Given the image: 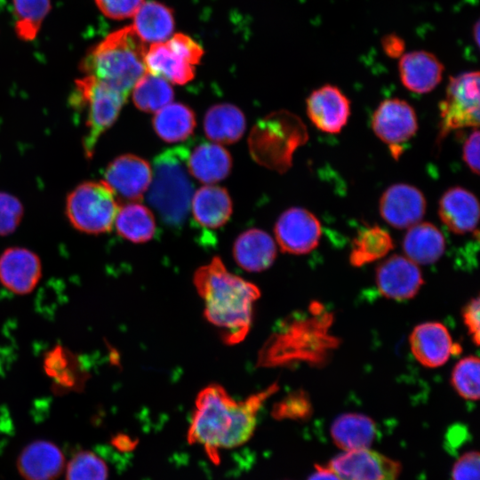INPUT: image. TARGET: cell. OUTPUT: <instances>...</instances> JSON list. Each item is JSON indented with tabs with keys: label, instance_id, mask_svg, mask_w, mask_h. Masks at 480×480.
Listing matches in <instances>:
<instances>
[{
	"label": "cell",
	"instance_id": "1",
	"mask_svg": "<svg viewBox=\"0 0 480 480\" xmlns=\"http://www.w3.org/2000/svg\"><path fill=\"white\" fill-rule=\"evenodd\" d=\"M277 389L274 384L237 401L219 384L206 386L196 398L188 443L203 445L209 457L218 461L220 449L239 446L251 438L260 409Z\"/></svg>",
	"mask_w": 480,
	"mask_h": 480
},
{
	"label": "cell",
	"instance_id": "2",
	"mask_svg": "<svg viewBox=\"0 0 480 480\" xmlns=\"http://www.w3.org/2000/svg\"><path fill=\"white\" fill-rule=\"evenodd\" d=\"M193 279L204 316L219 330L223 341L229 345L243 341L252 326L260 289L228 271L219 257L198 268Z\"/></svg>",
	"mask_w": 480,
	"mask_h": 480
},
{
	"label": "cell",
	"instance_id": "3",
	"mask_svg": "<svg viewBox=\"0 0 480 480\" xmlns=\"http://www.w3.org/2000/svg\"><path fill=\"white\" fill-rule=\"evenodd\" d=\"M146 43L132 26L107 36L82 60L81 69L125 98L145 74Z\"/></svg>",
	"mask_w": 480,
	"mask_h": 480
},
{
	"label": "cell",
	"instance_id": "4",
	"mask_svg": "<svg viewBox=\"0 0 480 480\" xmlns=\"http://www.w3.org/2000/svg\"><path fill=\"white\" fill-rule=\"evenodd\" d=\"M189 148L178 146L158 154L153 161L148 201L168 228H180L187 220L194 186L188 170Z\"/></svg>",
	"mask_w": 480,
	"mask_h": 480
},
{
	"label": "cell",
	"instance_id": "5",
	"mask_svg": "<svg viewBox=\"0 0 480 480\" xmlns=\"http://www.w3.org/2000/svg\"><path fill=\"white\" fill-rule=\"evenodd\" d=\"M307 135L298 116L283 110L274 112L259 120L252 129L249 150L258 164L283 172L292 165V154L306 141Z\"/></svg>",
	"mask_w": 480,
	"mask_h": 480
},
{
	"label": "cell",
	"instance_id": "6",
	"mask_svg": "<svg viewBox=\"0 0 480 480\" xmlns=\"http://www.w3.org/2000/svg\"><path fill=\"white\" fill-rule=\"evenodd\" d=\"M127 98L85 75L76 80L70 101L76 109L85 111L84 154L91 158L99 138L116 122Z\"/></svg>",
	"mask_w": 480,
	"mask_h": 480
},
{
	"label": "cell",
	"instance_id": "7",
	"mask_svg": "<svg viewBox=\"0 0 480 480\" xmlns=\"http://www.w3.org/2000/svg\"><path fill=\"white\" fill-rule=\"evenodd\" d=\"M119 205L111 188L104 181H84L66 200V214L77 230L98 235L108 232Z\"/></svg>",
	"mask_w": 480,
	"mask_h": 480
},
{
	"label": "cell",
	"instance_id": "8",
	"mask_svg": "<svg viewBox=\"0 0 480 480\" xmlns=\"http://www.w3.org/2000/svg\"><path fill=\"white\" fill-rule=\"evenodd\" d=\"M479 72L469 71L449 79L439 104L438 142L453 130L479 126Z\"/></svg>",
	"mask_w": 480,
	"mask_h": 480
},
{
	"label": "cell",
	"instance_id": "9",
	"mask_svg": "<svg viewBox=\"0 0 480 480\" xmlns=\"http://www.w3.org/2000/svg\"><path fill=\"white\" fill-rule=\"evenodd\" d=\"M376 136L389 146L396 159L402 153V144L411 140L418 130V119L413 108L397 98L380 102L372 118Z\"/></svg>",
	"mask_w": 480,
	"mask_h": 480
},
{
	"label": "cell",
	"instance_id": "10",
	"mask_svg": "<svg viewBox=\"0 0 480 480\" xmlns=\"http://www.w3.org/2000/svg\"><path fill=\"white\" fill-rule=\"evenodd\" d=\"M328 467L340 480H398L402 466L369 448L344 451Z\"/></svg>",
	"mask_w": 480,
	"mask_h": 480
},
{
	"label": "cell",
	"instance_id": "11",
	"mask_svg": "<svg viewBox=\"0 0 480 480\" xmlns=\"http://www.w3.org/2000/svg\"><path fill=\"white\" fill-rule=\"evenodd\" d=\"M275 236L284 252L307 254L318 245L322 226L311 212L292 207L284 211L276 220Z\"/></svg>",
	"mask_w": 480,
	"mask_h": 480
},
{
	"label": "cell",
	"instance_id": "12",
	"mask_svg": "<svg viewBox=\"0 0 480 480\" xmlns=\"http://www.w3.org/2000/svg\"><path fill=\"white\" fill-rule=\"evenodd\" d=\"M104 178L116 197L125 203L140 202L150 185L152 169L145 159L124 154L108 164Z\"/></svg>",
	"mask_w": 480,
	"mask_h": 480
},
{
	"label": "cell",
	"instance_id": "13",
	"mask_svg": "<svg viewBox=\"0 0 480 480\" xmlns=\"http://www.w3.org/2000/svg\"><path fill=\"white\" fill-rule=\"evenodd\" d=\"M427 202L414 186L397 183L388 187L380 199V213L390 226L403 229L420 222L426 212Z\"/></svg>",
	"mask_w": 480,
	"mask_h": 480
},
{
	"label": "cell",
	"instance_id": "14",
	"mask_svg": "<svg viewBox=\"0 0 480 480\" xmlns=\"http://www.w3.org/2000/svg\"><path fill=\"white\" fill-rule=\"evenodd\" d=\"M376 284L384 297L402 301L418 293L423 278L413 261L407 257L392 255L377 267Z\"/></svg>",
	"mask_w": 480,
	"mask_h": 480
},
{
	"label": "cell",
	"instance_id": "15",
	"mask_svg": "<svg viewBox=\"0 0 480 480\" xmlns=\"http://www.w3.org/2000/svg\"><path fill=\"white\" fill-rule=\"evenodd\" d=\"M312 124L326 133H339L350 116V101L335 85L324 84L314 90L306 100Z\"/></svg>",
	"mask_w": 480,
	"mask_h": 480
},
{
	"label": "cell",
	"instance_id": "16",
	"mask_svg": "<svg viewBox=\"0 0 480 480\" xmlns=\"http://www.w3.org/2000/svg\"><path fill=\"white\" fill-rule=\"evenodd\" d=\"M42 276L39 257L22 247H10L0 255V282L15 294L30 293Z\"/></svg>",
	"mask_w": 480,
	"mask_h": 480
},
{
	"label": "cell",
	"instance_id": "17",
	"mask_svg": "<svg viewBox=\"0 0 480 480\" xmlns=\"http://www.w3.org/2000/svg\"><path fill=\"white\" fill-rule=\"evenodd\" d=\"M410 347L416 360L428 368L445 364L460 348L454 344L447 328L438 322L417 325L410 335Z\"/></svg>",
	"mask_w": 480,
	"mask_h": 480
},
{
	"label": "cell",
	"instance_id": "18",
	"mask_svg": "<svg viewBox=\"0 0 480 480\" xmlns=\"http://www.w3.org/2000/svg\"><path fill=\"white\" fill-rule=\"evenodd\" d=\"M65 467L62 451L47 440L29 443L17 459V469L24 480H57Z\"/></svg>",
	"mask_w": 480,
	"mask_h": 480
},
{
	"label": "cell",
	"instance_id": "19",
	"mask_svg": "<svg viewBox=\"0 0 480 480\" xmlns=\"http://www.w3.org/2000/svg\"><path fill=\"white\" fill-rule=\"evenodd\" d=\"M398 73L401 83L418 94L433 91L442 81L444 65L432 52L420 50L399 57Z\"/></svg>",
	"mask_w": 480,
	"mask_h": 480
},
{
	"label": "cell",
	"instance_id": "20",
	"mask_svg": "<svg viewBox=\"0 0 480 480\" xmlns=\"http://www.w3.org/2000/svg\"><path fill=\"white\" fill-rule=\"evenodd\" d=\"M438 215L442 222L455 234L474 231L479 220L478 200L464 188H451L439 200Z\"/></svg>",
	"mask_w": 480,
	"mask_h": 480
},
{
	"label": "cell",
	"instance_id": "21",
	"mask_svg": "<svg viewBox=\"0 0 480 480\" xmlns=\"http://www.w3.org/2000/svg\"><path fill=\"white\" fill-rule=\"evenodd\" d=\"M146 71L174 84L193 80L196 66L192 65L168 40L150 44L145 55Z\"/></svg>",
	"mask_w": 480,
	"mask_h": 480
},
{
	"label": "cell",
	"instance_id": "22",
	"mask_svg": "<svg viewBox=\"0 0 480 480\" xmlns=\"http://www.w3.org/2000/svg\"><path fill=\"white\" fill-rule=\"evenodd\" d=\"M233 256L243 269L260 272L273 264L276 257V245L274 239L265 231L251 228L236 239Z\"/></svg>",
	"mask_w": 480,
	"mask_h": 480
},
{
	"label": "cell",
	"instance_id": "23",
	"mask_svg": "<svg viewBox=\"0 0 480 480\" xmlns=\"http://www.w3.org/2000/svg\"><path fill=\"white\" fill-rule=\"evenodd\" d=\"M187 165L191 176L202 183L211 184L228 177L232 167V158L220 145L203 142L189 151Z\"/></svg>",
	"mask_w": 480,
	"mask_h": 480
},
{
	"label": "cell",
	"instance_id": "24",
	"mask_svg": "<svg viewBox=\"0 0 480 480\" xmlns=\"http://www.w3.org/2000/svg\"><path fill=\"white\" fill-rule=\"evenodd\" d=\"M190 207L195 220L200 226L219 228L231 216L232 200L226 188L207 185L193 194Z\"/></svg>",
	"mask_w": 480,
	"mask_h": 480
},
{
	"label": "cell",
	"instance_id": "25",
	"mask_svg": "<svg viewBox=\"0 0 480 480\" xmlns=\"http://www.w3.org/2000/svg\"><path fill=\"white\" fill-rule=\"evenodd\" d=\"M403 249L406 257L415 264H433L444 254L445 239L434 224L420 221L408 228L403 240Z\"/></svg>",
	"mask_w": 480,
	"mask_h": 480
},
{
	"label": "cell",
	"instance_id": "26",
	"mask_svg": "<svg viewBox=\"0 0 480 480\" xmlns=\"http://www.w3.org/2000/svg\"><path fill=\"white\" fill-rule=\"evenodd\" d=\"M376 433L374 421L367 415L357 412L340 414L331 426L333 443L344 451L369 448Z\"/></svg>",
	"mask_w": 480,
	"mask_h": 480
},
{
	"label": "cell",
	"instance_id": "27",
	"mask_svg": "<svg viewBox=\"0 0 480 480\" xmlns=\"http://www.w3.org/2000/svg\"><path fill=\"white\" fill-rule=\"evenodd\" d=\"M173 12L157 1L143 2L133 15L132 25L137 35L149 44L169 39L174 29Z\"/></svg>",
	"mask_w": 480,
	"mask_h": 480
},
{
	"label": "cell",
	"instance_id": "28",
	"mask_svg": "<svg viewBox=\"0 0 480 480\" xmlns=\"http://www.w3.org/2000/svg\"><path fill=\"white\" fill-rule=\"evenodd\" d=\"M245 126L244 113L229 103L211 107L204 118V130L207 138L220 144H232L239 140Z\"/></svg>",
	"mask_w": 480,
	"mask_h": 480
},
{
	"label": "cell",
	"instance_id": "29",
	"mask_svg": "<svg viewBox=\"0 0 480 480\" xmlns=\"http://www.w3.org/2000/svg\"><path fill=\"white\" fill-rule=\"evenodd\" d=\"M196 117L193 110L183 103L171 102L156 112L153 127L166 142H180L194 132Z\"/></svg>",
	"mask_w": 480,
	"mask_h": 480
},
{
	"label": "cell",
	"instance_id": "30",
	"mask_svg": "<svg viewBox=\"0 0 480 480\" xmlns=\"http://www.w3.org/2000/svg\"><path fill=\"white\" fill-rule=\"evenodd\" d=\"M114 223L122 237L139 244L152 239L156 228L153 213L139 202L119 207Z\"/></svg>",
	"mask_w": 480,
	"mask_h": 480
},
{
	"label": "cell",
	"instance_id": "31",
	"mask_svg": "<svg viewBox=\"0 0 480 480\" xmlns=\"http://www.w3.org/2000/svg\"><path fill=\"white\" fill-rule=\"evenodd\" d=\"M393 248L392 237L386 229L379 226L368 227L354 238L349 262L354 267H362L383 258Z\"/></svg>",
	"mask_w": 480,
	"mask_h": 480
},
{
	"label": "cell",
	"instance_id": "32",
	"mask_svg": "<svg viewBox=\"0 0 480 480\" xmlns=\"http://www.w3.org/2000/svg\"><path fill=\"white\" fill-rule=\"evenodd\" d=\"M132 92V100L140 110L156 113L171 103L174 92L170 83L164 78L148 72L136 82Z\"/></svg>",
	"mask_w": 480,
	"mask_h": 480
},
{
	"label": "cell",
	"instance_id": "33",
	"mask_svg": "<svg viewBox=\"0 0 480 480\" xmlns=\"http://www.w3.org/2000/svg\"><path fill=\"white\" fill-rule=\"evenodd\" d=\"M16 16L15 29L24 41L33 40L51 9V0H12Z\"/></svg>",
	"mask_w": 480,
	"mask_h": 480
},
{
	"label": "cell",
	"instance_id": "34",
	"mask_svg": "<svg viewBox=\"0 0 480 480\" xmlns=\"http://www.w3.org/2000/svg\"><path fill=\"white\" fill-rule=\"evenodd\" d=\"M66 480H108L106 462L92 451L77 452L66 467Z\"/></svg>",
	"mask_w": 480,
	"mask_h": 480
},
{
	"label": "cell",
	"instance_id": "35",
	"mask_svg": "<svg viewBox=\"0 0 480 480\" xmlns=\"http://www.w3.org/2000/svg\"><path fill=\"white\" fill-rule=\"evenodd\" d=\"M479 359L469 356L460 360L452 372V385L464 399L479 398Z\"/></svg>",
	"mask_w": 480,
	"mask_h": 480
},
{
	"label": "cell",
	"instance_id": "36",
	"mask_svg": "<svg viewBox=\"0 0 480 480\" xmlns=\"http://www.w3.org/2000/svg\"><path fill=\"white\" fill-rule=\"evenodd\" d=\"M273 412L277 419L305 420L312 408L308 397L303 392H296L281 401Z\"/></svg>",
	"mask_w": 480,
	"mask_h": 480
},
{
	"label": "cell",
	"instance_id": "37",
	"mask_svg": "<svg viewBox=\"0 0 480 480\" xmlns=\"http://www.w3.org/2000/svg\"><path fill=\"white\" fill-rule=\"evenodd\" d=\"M23 216V206L20 200L5 192H0V235L12 233Z\"/></svg>",
	"mask_w": 480,
	"mask_h": 480
},
{
	"label": "cell",
	"instance_id": "38",
	"mask_svg": "<svg viewBox=\"0 0 480 480\" xmlns=\"http://www.w3.org/2000/svg\"><path fill=\"white\" fill-rule=\"evenodd\" d=\"M144 0H95L100 11L113 20L133 17Z\"/></svg>",
	"mask_w": 480,
	"mask_h": 480
},
{
	"label": "cell",
	"instance_id": "39",
	"mask_svg": "<svg viewBox=\"0 0 480 480\" xmlns=\"http://www.w3.org/2000/svg\"><path fill=\"white\" fill-rule=\"evenodd\" d=\"M452 480H479V453L469 451L453 464Z\"/></svg>",
	"mask_w": 480,
	"mask_h": 480
},
{
	"label": "cell",
	"instance_id": "40",
	"mask_svg": "<svg viewBox=\"0 0 480 480\" xmlns=\"http://www.w3.org/2000/svg\"><path fill=\"white\" fill-rule=\"evenodd\" d=\"M479 299H472L462 311L463 322L475 344L479 343Z\"/></svg>",
	"mask_w": 480,
	"mask_h": 480
},
{
	"label": "cell",
	"instance_id": "41",
	"mask_svg": "<svg viewBox=\"0 0 480 480\" xmlns=\"http://www.w3.org/2000/svg\"><path fill=\"white\" fill-rule=\"evenodd\" d=\"M479 131L477 128L466 140L463 146V160L476 174L479 173Z\"/></svg>",
	"mask_w": 480,
	"mask_h": 480
},
{
	"label": "cell",
	"instance_id": "42",
	"mask_svg": "<svg viewBox=\"0 0 480 480\" xmlns=\"http://www.w3.org/2000/svg\"><path fill=\"white\" fill-rule=\"evenodd\" d=\"M381 44L384 52L389 57H400L404 50V42L396 35H388L382 38Z\"/></svg>",
	"mask_w": 480,
	"mask_h": 480
},
{
	"label": "cell",
	"instance_id": "43",
	"mask_svg": "<svg viewBox=\"0 0 480 480\" xmlns=\"http://www.w3.org/2000/svg\"><path fill=\"white\" fill-rule=\"evenodd\" d=\"M315 471L308 476V480H340V477L327 466L316 464Z\"/></svg>",
	"mask_w": 480,
	"mask_h": 480
}]
</instances>
